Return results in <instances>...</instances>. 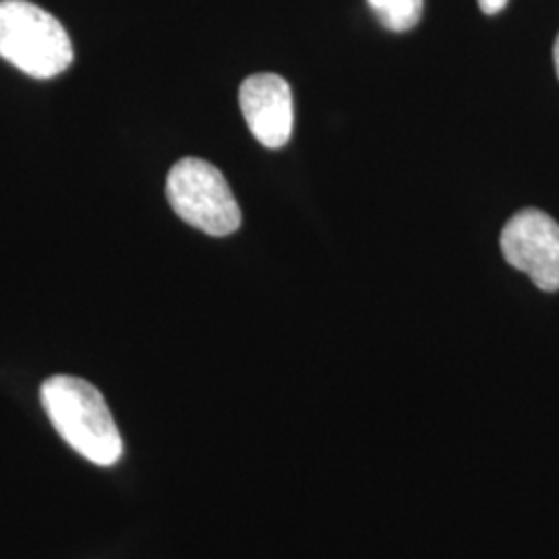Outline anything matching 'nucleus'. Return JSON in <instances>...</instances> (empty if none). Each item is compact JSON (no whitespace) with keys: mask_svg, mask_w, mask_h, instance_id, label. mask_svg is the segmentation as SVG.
Here are the masks:
<instances>
[{"mask_svg":"<svg viewBox=\"0 0 559 559\" xmlns=\"http://www.w3.org/2000/svg\"><path fill=\"white\" fill-rule=\"evenodd\" d=\"M506 4H508V0H479L480 11L485 13V15H496V13H500L506 9Z\"/></svg>","mask_w":559,"mask_h":559,"instance_id":"0eeeda50","label":"nucleus"},{"mask_svg":"<svg viewBox=\"0 0 559 559\" xmlns=\"http://www.w3.org/2000/svg\"><path fill=\"white\" fill-rule=\"evenodd\" d=\"M506 261L524 272L545 293L559 290V224L537 207H526L503 226Z\"/></svg>","mask_w":559,"mask_h":559,"instance_id":"20e7f679","label":"nucleus"},{"mask_svg":"<svg viewBox=\"0 0 559 559\" xmlns=\"http://www.w3.org/2000/svg\"><path fill=\"white\" fill-rule=\"evenodd\" d=\"M554 62H556V71H558L559 80V36L558 40H556V46H554Z\"/></svg>","mask_w":559,"mask_h":559,"instance_id":"6e6552de","label":"nucleus"},{"mask_svg":"<svg viewBox=\"0 0 559 559\" xmlns=\"http://www.w3.org/2000/svg\"><path fill=\"white\" fill-rule=\"evenodd\" d=\"M166 198L180 221L210 237H228L239 230V203L224 175L210 162H177L166 179Z\"/></svg>","mask_w":559,"mask_h":559,"instance_id":"7ed1b4c3","label":"nucleus"},{"mask_svg":"<svg viewBox=\"0 0 559 559\" xmlns=\"http://www.w3.org/2000/svg\"><path fill=\"white\" fill-rule=\"evenodd\" d=\"M40 399L60 438L78 454L98 466L119 462L122 440L96 385L73 376H55L41 383Z\"/></svg>","mask_w":559,"mask_h":559,"instance_id":"f257e3e1","label":"nucleus"},{"mask_svg":"<svg viewBox=\"0 0 559 559\" xmlns=\"http://www.w3.org/2000/svg\"><path fill=\"white\" fill-rule=\"evenodd\" d=\"M240 110L249 131L270 150L284 147L295 127V102L288 81L276 73H260L242 81Z\"/></svg>","mask_w":559,"mask_h":559,"instance_id":"39448f33","label":"nucleus"},{"mask_svg":"<svg viewBox=\"0 0 559 559\" xmlns=\"http://www.w3.org/2000/svg\"><path fill=\"white\" fill-rule=\"evenodd\" d=\"M0 57L23 73L50 80L73 62L62 23L27 0H0Z\"/></svg>","mask_w":559,"mask_h":559,"instance_id":"f03ea898","label":"nucleus"},{"mask_svg":"<svg viewBox=\"0 0 559 559\" xmlns=\"http://www.w3.org/2000/svg\"><path fill=\"white\" fill-rule=\"evenodd\" d=\"M381 25L390 32H408L420 21L423 0H367Z\"/></svg>","mask_w":559,"mask_h":559,"instance_id":"423d86ee","label":"nucleus"}]
</instances>
